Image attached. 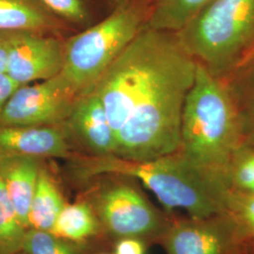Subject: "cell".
Wrapping results in <instances>:
<instances>
[{
	"instance_id": "8",
	"label": "cell",
	"mask_w": 254,
	"mask_h": 254,
	"mask_svg": "<svg viewBox=\"0 0 254 254\" xmlns=\"http://www.w3.org/2000/svg\"><path fill=\"white\" fill-rule=\"evenodd\" d=\"M160 244L166 254H242L229 218H172Z\"/></svg>"
},
{
	"instance_id": "6",
	"label": "cell",
	"mask_w": 254,
	"mask_h": 254,
	"mask_svg": "<svg viewBox=\"0 0 254 254\" xmlns=\"http://www.w3.org/2000/svg\"><path fill=\"white\" fill-rule=\"evenodd\" d=\"M87 200L100 221L104 235L115 241L136 237L160 243L172 217L160 211L144 194L135 178L123 174H101L82 183Z\"/></svg>"
},
{
	"instance_id": "13",
	"label": "cell",
	"mask_w": 254,
	"mask_h": 254,
	"mask_svg": "<svg viewBox=\"0 0 254 254\" xmlns=\"http://www.w3.org/2000/svg\"><path fill=\"white\" fill-rule=\"evenodd\" d=\"M45 159L0 154V175L21 223L28 229V214Z\"/></svg>"
},
{
	"instance_id": "18",
	"label": "cell",
	"mask_w": 254,
	"mask_h": 254,
	"mask_svg": "<svg viewBox=\"0 0 254 254\" xmlns=\"http://www.w3.org/2000/svg\"><path fill=\"white\" fill-rule=\"evenodd\" d=\"M75 32L87 29L109 13L105 0H39Z\"/></svg>"
},
{
	"instance_id": "1",
	"label": "cell",
	"mask_w": 254,
	"mask_h": 254,
	"mask_svg": "<svg viewBox=\"0 0 254 254\" xmlns=\"http://www.w3.org/2000/svg\"><path fill=\"white\" fill-rule=\"evenodd\" d=\"M197 63L176 32L146 26L92 91L116 136L118 156L146 161L176 153L182 114Z\"/></svg>"
},
{
	"instance_id": "5",
	"label": "cell",
	"mask_w": 254,
	"mask_h": 254,
	"mask_svg": "<svg viewBox=\"0 0 254 254\" xmlns=\"http://www.w3.org/2000/svg\"><path fill=\"white\" fill-rule=\"evenodd\" d=\"M149 16L146 0H129L95 25L65 38L61 75L77 96L92 91L103 73L148 26Z\"/></svg>"
},
{
	"instance_id": "2",
	"label": "cell",
	"mask_w": 254,
	"mask_h": 254,
	"mask_svg": "<svg viewBox=\"0 0 254 254\" xmlns=\"http://www.w3.org/2000/svg\"><path fill=\"white\" fill-rule=\"evenodd\" d=\"M68 161L73 178L81 184L101 174L135 178L154 194L168 213L180 209L189 217L205 218L223 211L226 188L196 169L178 151L146 161L81 154Z\"/></svg>"
},
{
	"instance_id": "3",
	"label": "cell",
	"mask_w": 254,
	"mask_h": 254,
	"mask_svg": "<svg viewBox=\"0 0 254 254\" xmlns=\"http://www.w3.org/2000/svg\"><path fill=\"white\" fill-rule=\"evenodd\" d=\"M243 143L241 122L225 82L197 64L195 80L183 109L178 152L224 186L230 160Z\"/></svg>"
},
{
	"instance_id": "12",
	"label": "cell",
	"mask_w": 254,
	"mask_h": 254,
	"mask_svg": "<svg viewBox=\"0 0 254 254\" xmlns=\"http://www.w3.org/2000/svg\"><path fill=\"white\" fill-rule=\"evenodd\" d=\"M26 31L66 38L76 33L39 0H0V32Z\"/></svg>"
},
{
	"instance_id": "10",
	"label": "cell",
	"mask_w": 254,
	"mask_h": 254,
	"mask_svg": "<svg viewBox=\"0 0 254 254\" xmlns=\"http://www.w3.org/2000/svg\"><path fill=\"white\" fill-rule=\"evenodd\" d=\"M76 154L108 156L116 153V136L99 97L93 92L77 98L63 124Z\"/></svg>"
},
{
	"instance_id": "20",
	"label": "cell",
	"mask_w": 254,
	"mask_h": 254,
	"mask_svg": "<svg viewBox=\"0 0 254 254\" xmlns=\"http://www.w3.org/2000/svg\"><path fill=\"white\" fill-rule=\"evenodd\" d=\"M0 175V254L22 251L27 233Z\"/></svg>"
},
{
	"instance_id": "26",
	"label": "cell",
	"mask_w": 254,
	"mask_h": 254,
	"mask_svg": "<svg viewBox=\"0 0 254 254\" xmlns=\"http://www.w3.org/2000/svg\"><path fill=\"white\" fill-rule=\"evenodd\" d=\"M129 0H105L107 8L109 9V12L112 11L113 9L121 7L123 5H125Z\"/></svg>"
},
{
	"instance_id": "11",
	"label": "cell",
	"mask_w": 254,
	"mask_h": 254,
	"mask_svg": "<svg viewBox=\"0 0 254 254\" xmlns=\"http://www.w3.org/2000/svg\"><path fill=\"white\" fill-rule=\"evenodd\" d=\"M0 154L70 160L76 154L62 126L0 125Z\"/></svg>"
},
{
	"instance_id": "9",
	"label": "cell",
	"mask_w": 254,
	"mask_h": 254,
	"mask_svg": "<svg viewBox=\"0 0 254 254\" xmlns=\"http://www.w3.org/2000/svg\"><path fill=\"white\" fill-rule=\"evenodd\" d=\"M64 40L33 32L9 31L6 73L20 86L57 76L64 68Z\"/></svg>"
},
{
	"instance_id": "19",
	"label": "cell",
	"mask_w": 254,
	"mask_h": 254,
	"mask_svg": "<svg viewBox=\"0 0 254 254\" xmlns=\"http://www.w3.org/2000/svg\"><path fill=\"white\" fill-rule=\"evenodd\" d=\"M150 16L148 27L178 32L210 0H146Z\"/></svg>"
},
{
	"instance_id": "22",
	"label": "cell",
	"mask_w": 254,
	"mask_h": 254,
	"mask_svg": "<svg viewBox=\"0 0 254 254\" xmlns=\"http://www.w3.org/2000/svg\"><path fill=\"white\" fill-rule=\"evenodd\" d=\"M223 183L230 190L254 193V145L244 142L236 150L228 165Z\"/></svg>"
},
{
	"instance_id": "17",
	"label": "cell",
	"mask_w": 254,
	"mask_h": 254,
	"mask_svg": "<svg viewBox=\"0 0 254 254\" xmlns=\"http://www.w3.org/2000/svg\"><path fill=\"white\" fill-rule=\"evenodd\" d=\"M222 213L229 218L242 254L254 252V193L226 189Z\"/></svg>"
},
{
	"instance_id": "14",
	"label": "cell",
	"mask_w": 254,
	"mask_h": 254,
	"mask_svg": "<svg viewBox=\"0 0 254 254\" xmlns=\"http://www.w3.org/2000/svg\"><path fill=\"white\" fill-rule=\"evenodd\" d=\"M66 201L51 169L44 162L28 214V229L50 232Z\"/></svg>"
},
{
	"instance_id": "25",
	"label": "cell",
	"mask_w": 254,
	"mask_h": 254,
	"mask_svg": "<svg viewBox=\"0 0 254 254\" xmlns=\"http://www.w3.org/2000/svg\"><path fill=\"white\" fill-rule=\"evenodd\" d=\"M9 50V31L0 32V74L6 73Z\"/></svg>"
},
{
	"instance_id": "27",
	"label": "cell",
	"mask_w": 254,
	"mask_h": 254,
	"mask_svg": "<svg viewBox=\"0 0 254 254\" xmlns=\"http://www.w3.org/2000/svg\"><path fill=\"white\" fill-rule=\"evenodd\" d=\"M27 254L24 251H19V252H16V253H11V254Z\"/></svg>"
},
{
	"instance_id": "16",
	"label": "cell",
	"mask_w": 254,
	"mask_h": 254,
	"mask_svg": "<svg viewBox=\"0 0 254 254\" xmlns=\"http://www.w3.org/2000/svg\"><path fill=\"white\" fill-rule=\"evenodd\" d=\"M50 232L77 243H88L91 238L104 235L94 210L82 198L73 203H66Z\"/></svg>"
},
{
	"instance_id": "7",
	"label": "cell",
	"mask_w": 254,
	"mask_h": 254,
	"mask_svg": "<svg viewBox=\"0 0 254 254\" xmlns=\"http://www.w3.org/2000/svg\"><path fill=\"white\" fill-rule=\"evenodd\" d=\"M78 97L61 73L47 80L19 86L0 113V125L62 126Z\"/></svg>"
},
{
	"instance_id": "4",
	"label": "cell",
	"mask_w": 254,
	"mask_h": 254,
	"mask_svg": "<svg viewBox=\"0 0 254 254\" xmlns=\"http://www.w3.org/2000/svg\"><path fill=\"white\" fill-rule=\"evenodd\" d=\"M176 34L197 64L224 80L254 49V0H210Z\"/></svg>"
},
{
	"instance_id": "24",
	"label": "cell",
	"mask_w": 254,
	"mask_h": 254,
	"mask_svg": "<svg viewBox=\"0 0 254 254\" xmlns=\"http://www.w3.org/2000/svg\"><path fill=\"white\" fill-rule=\"evenodd\" d=\"M19 86L7 73L0 74V113Z\"/></svg>"
},
{
	"instance_id": "23",
	"label": "cell",
	"mask_w": 254,
	"mask_h": 254,
	"mask_svg": "<svg viewBox=\"0 0 254 254\" xmlns=\"http://www.w3.org/2000/svg\"><path fill=\"white\" fill-rule=\"evenodd\" d=\"M149 243L136 237H124L115 241L113 254H147Z\"/></svg>"
},
{
	"instance_id": "15",
	"label": "cell",
	"mask_w": 254,
	"mask_h": 254,
	"mask_svg": "<svg viewBox=\"0 0 254 254\" xmlns=\"http://www.w3.org/2000/svg\"><path fill=\"white\" fill-rule=\"evenodd\" d=\"M223 81L236 105L244 142L254 145V49Z\"/></svg>"
},
{
	"instance_id": "21",
	"label": "cell",
	"mask_w": 254,
	"mask_h": 254,
	"mask_svg": "<svg viewBox=\"0 0 254 254\" xmlns=\"http://www.w3.org/2000/svg\"><path fill=\"white\" fill-rule=\"evenodd\" d=\"M22 251L27 254H90L89 243H77L51 232L27 229Z\"/></svg>"
},
{
	"instance_id": "28",
	"label": "cell",
	"mask_w": 254,
	"mask_h": 254,
	"mask_svg": "<svg viewBox=\"0 0 254 254\" xmlns=\"http://www.w3.org/2000/svg\"><path fill=\"white\" fill-rule=\"evenodd\" d=\"M107 254V253H105V254Z\"/></svg>"
}]
</instances>
